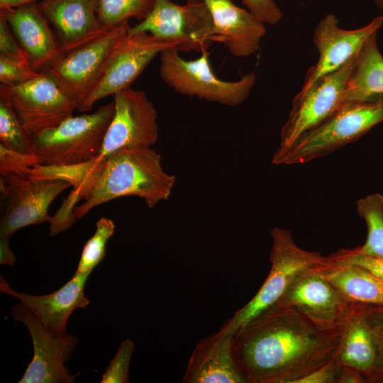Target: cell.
<instances>
[{
	"instance_id": "obj_39",
	"label": "cell",
	"mask_w": 383,
	"mask_h": 383,
	"mask_svg": "<svg viewBox=\"0 0 383 383\" xmlns=\"http://www.w3.org/2000/svg\"><path fill=\"white\" fill-rule=\"evenodd\" d=\"M36 0H0V9L15 8L29 4Z\"/></svg>"
},
{
	"instance_id": "obj_25",
	"label": "cell",
	"mask_w": 383,
	"mask_h": 383,
	"mask_svg": "<svg viewBox=\"0 0 383 383\" xmlns=\"http://www.w3.org/2000/svg\"><path fill=\"white\" fill-rule=\"evenodd\" d=\"M356 209L367 227V236L362 246L351 249L361 255L383 257V196L376 193L359 199Z\"/></svg>"
},
{
	"instance_id": "obj_38",
	"label": "cell",
	"mask_w": 383,
	"mask_h": 383,
	"mask_svg": "<svg viewBox=\"0 0 383 383\" xmlns=\"http://www.w3.org/2000/svg\"><path fill=\"white\" fill-rule=\"evenodd\" d=\"M10 237H0V264L13 266L16 257L9 247Z\"/></svg>"
},
{
	"instance_id": "obj_10",
	"label": "cell",
	"mask_w": 383,
	"mask_h": 383,
	"mask_svg": "<svg viewBox=\"0 0 383 383\" xmlns=\"http://www.w3.org/2000/svg\"><path fill=\"white\" fill-rule=\"evenodd\" d=\"M357 56L340 69L318 79L305 92L296 95L289 117L281 128L279 145L274 155L286 151L301 135L326 121L344 104L345 88Z\"/></svg>"
},
{
	"instance_id": "obj_24",
	"label": "cell",
	"mask_w": 383,
	"mask_h": 383,
	"mask_svg": "<svg viewBox=\"0 0 383 383\" xmlns=\"http://www.w3.org/2000/svg\"><path fill=\"white\" fill-rule=\"evenodd\" d=\"M329 257L323 272L349 301L383 309V279L358 266L335 262Z\"/></svg>"
},
{
	"instance_id": "obj_21",
	"label": "cell",
	"mask_w": 383,
	"mask_h": 383,
	"mask_svg": "<svg viewBox=\"0 0 383 383\" xmlns=\"http://www.w3.org/2000/svg\"><path fill=\"white\" fill-rule=\"evenodd\" d=\"M211 14L216 35L234 56L248 57L260 48L265 24L232 0H202Z\"/></svg>"
},
{
	"instance_id": "obj_3",
	"label": "cell",
	"mask_w": 383,
	"mask_h": 383,
	"mask_svg": "<svg viewBox=\"0 0 383 383\" xmlns=\"http://www.w3.org/2000/svg\"><path fill=\"white\" fill-rule=\"evenodd\" d=\"M382 121L383 101L345 103L286 151L274 155L272 162L287 165L309 162L356 140Z\"/></svg>"
},
{
	"instance_id": "obj_18",
	"label": "cell",
	"mask_w": 383,
	"mask_h": 383,
	"mask_svg": "<svg viewBox=\"0 0 383 383\" xmlns=\"http://www.w3.org/2000/svg\"><path fill=\"white\" fill-rule=\"evenodd\" d=\"M90 274L76 272L60 289L43 296L16 292L1 277L0 291L26 304L48 333L59 337L67 333V323L72 313L77 309L85 308L89 304L84 294V287Z\"/></svg>"
},
{
	"instance_id": "obj_27",
	"label": "cell",
	"mask_w": 383,
	"mask_h": 383,
	"mask_svg": "<svg viewBox=\"0 0 383 383\" xmlns=\"http://www.w3.org/2000/svg\"><path fill=\"white\" fill-rule=\"evenodd\" d=\"M155 0H97V16L109 29L134 18L143 21L151 11Z\"/></svg>"
},
{
	"instance_id": "obj_36",
	"label": "cell",
	"mask_w": 383,
	"mask_h": 383,
	"mask_svg": "<svg viewBox=\"0 0 383 383\" xmlns=\"http://www.w3.org/2000/svg\"><path fill=\"white\" fill-rule=\"evenodd\" d=\"M373 323L376 353L373 370L368 382H383V327L376 324L374 321Z\"/></svg>"
},
{
	"instance_id": "obj_32",
	"label": "cell",
	"mask_w": 383,
	"mask_h": 383,
	"mask_svg": "<svg viewBox=\"0 0 383 383\" xmlns=\"http://www.w3.org/2000/svg\"><path fill=\"white\" fill-rule=\"evenodd\" d=\"M331 257L335 262L358 266L383 279V257L357 255L353 252L351 249L339 250L331 255Z\"/></svg>"
},
{
	"instance_id": "obj_2",
	"label": "cell",
	"mask_w": 383,
	"mask_h": 383,
	"mask_svg": "<svg viewBox=\"0 0 383 383\" xmlns=\"http://www.w3.org/2000/svg\"><path fill=\"white\" fill-rule=\"evenodd\" d=\"M53 174L73 186L52 216L57 228L67 230L94 207L124 196H137L149 208L167 200L175 177L166 173L161 156L151 148H125L81 165L55 167Z\"/></svg>"
},
{
	"instance_id": "obj_1",
	"label": "cell",
	"mask_w": 383,
	"mask_h": 383,
	"mask_svg": "<svg viewBox=\"0 0 383 383\" xmlns=\"http://www.w3.org/2000/svg\"><path fill=\"white\" fill-rule=\"evenodd\" d=\"M343 330L274 304L235 332L233 360L245 383H294L337 358Z\"/></svg>"
},
{
	"instance_id": "obj_29",
	"label": "cell",
	"mask_w": 383,
	"mask_h": 383,
	"mask_svg": "<svg viewBox=\"0 0 383 383\" xmlns=\"http://www.w3.org/2000/svg\"><path fill=\"white\" fill-rule=\"evenodd\" d=\"M40 72L35 71L30 63L0 55L1 84H21L38 77Z\"/></svg>"
},
{
	"instance_id": "obj_12",
	"label": "cell",
	"mask_w": 383,
	"mask_h": 383,
	"mask_svg": "<svg viewBox=\"0 0 383 383\" xmlns=\"http://www.w3.org/2000/svg\"><path fill=\"white\" fill-rule=\"evenodd\" d=\"M130 28L126 22L109 29L96 39L66 52L43 72L76 104L77 109L98 84L113 45Z\"/></svg>"
},
{
	"instance_id": "obj_19",
	"label": "cell",
	"mask_w": 383,
	"mask_h": 383,
	"mask_svg": "<svg viewBox=\"0 0 383 383\" xmlns=\"http://www.w3.org/2000/svg\"><path fill=\"white\" fill-rule=\"evenodd\" d=\"M234 333L228 320L196 345L182 377L183 383H245L232 357Z\"/></svg>"
},
{
	"instance_id": "obj_7",
	"label": "cell",
	"mask_w": 383,
	"mask_h": 383,
	"mask_svg": "<svg viewBox=\"0 0 383 383\" xmlns=\"http://www.w3.org/2000/svg\"><path fill=\"white\" fill-rule=\"evenodd\" d=\"M130 33H150L178 45L179 51H206L212 42H218L212 18L202 0H187L179 5L171 0H155L150 13Z\"/></svg>"
},
{
	"instance_id": "obj_5",
	"label": "cell",
	"mask_w": 383,
	"mask_h": 383,
	"mask_svg": "<svg viewBox=\"0 0 383 383\" xmlns=\"http://www.w3.org/2000/svg\"><path fill=\"white\" fill-rule=\"evenodd\" d=\"M270 234L272 246L270 253V272L252 299L228 320L234 333L262 311L276 304L301 273L329 262V256L299 247L289 231L275 227Z\"/></svg>"
},
{
	"instance_id": "obj_15",
	"label": "cell",
	"mask_w": 383,
	"mask_h": 383,
	"mask_svg": "<svg viewBox=\"0 0 383 383\" xmlns=\"http://www.w3.org/2000/svg\"><path fill=\"white\" fill-rule=\"evenodd\" d=\"M115 112L99 155L125 148H150L158 139L157 111L146 93L130 87L113 95Z\"/></svg>"
},
{
	"instance_id": "obj_34",
	"label": "cell",
	"mask_w": 383,
	"mask_h": 383,
	"mask_svg": "<svg viewBox=\"0 0 383 383\" xmlns=\"http://www.w3.org/2000/svg\"><path fill=\"white\" fill-rule=\"evenodd\" d=\"M0 55L30 63L26 52L15 39L8 23L0 15Z\"/></svg>"
},
{
	"instance_id": "obj_30",
	"label": "cell",
	"mask_w": 383,
	"mask_h": 383,
	"mask_svg": "<svg viewBox=\"0 0 383 383\" xmlns=\"http://www.w3.org/2000/svg\"><path fill=\"white\" fill-rule=\"evenodd\" d=\"M134 343L130 339L124 340L116 355L102 376L101 383L129 382L128 368Z\"/></svg>"
},
{
	"instance_id": "obj_20",
	"label": "cell",
	"mask_w": 383,
	"mask_h": 383,
	"mask_svg": "<svg viewBox=\"0 0 383 383\" xmlns=\"http://www.w3.org/2000/svg\"><path fill=\"white\" fill-rule=\"evenodd\" d=\"M39 7L68 52L99 37L109 29L97 16V0H43Z\"/></svg>"
},
{
	"instance_id": "obj_33",
	"label": "cell",
	"mask_w": 383,
	"mask_h": 383,
	"mask_svg": "<svg viewBox=\"0 0 383 383\" xmlns=\"http://www.w3.org/2000/svg\"><path fill=\"white\" fill-rule=\"evenodd\" d=\"M248 11L260 22L275 25L281 21L283 13L274 0H242Z\"/></svg>"
},
{
	"instance_id": "obj_6",
	"label": "cell",
	"mask_w": 383,
	"mask_h": 383,
	"mask_svg": "<svg viewBox=\"0 0 383 383\" xmlns=\"http://www.w3.org/2000/svg\"><path fill=\"white\" fill-rule=\"evenodd\" d=\"M201 53L194 60H185L175 47L163 50L160 53V77L181 94L231 106L243 102L255 83V74L250 72L236 82L221 80L212 70L209 52Z\"/></svg>"
},
{
	"instance_id": "obj_41",
	"label": "cell",
	"mask_w": 383,
	"mask_h": 383,
	"mask_svg": "<svg viewBox=\"0 0 383 383\" xmlns=\"http://www.w3.org/2000/svg\"><path fill=\"white\" fill-rule=\"evenodd\" d=\"M376 6L383 13V0H373Z\"/></svg>"
},
{
	"instance_id": "obj_23",
	"label": "cell",
	"mask_w": 383,
	"mask_h": 383,
	"mask_svg": "<svg viewBox=\"0 0 383 383\" xmlns=\"http://www.w3.org/2000/svg\"><path fill=\"white\" fill-rule=\"evenodd\" d=\"M372 35L357 54L348 79L343 104L383 101V56Z\"/></svg>"
},
{
	"instance_id": "obj_28",
	"label": "cell",
	"mask_w": 383,
	"mask_h": 383,
	"mask_svg": "<svg viewBox=\"0 0 383 383\" xmlns=\"http://www.w3.org/2000/svg\"><path fill=\"white\" fill-rule=\"evenodd\" d=\"M115 231V224L111 219L102 217L96 224V231L84 244L77 272H91L106 255V245Z\"/></svg>"
},
{
	"instance_id": "obj_22",
	"label": "cell",
	"mask_w": 383,
	"mask_h": 383,
	"mask_svg": "<svg viewBox=\"0 0 383 383\" xmlns=\"http://www.w3.org/2000/svg\"><path fill=\"white\" fill-rule=\"evenodd\" d=\"M374 326L370 306L357 304L343 330L338 361L363 375L365 382L372 374L375 360Z\"/></svg>"
},
{
	"instance_id": "obj_26",
	"label": "cell",
	"mask_w": 383,
	"mask_h": 383,
	"mask_svg": "<svg viewBox=\"0 0 383 383\" xmlns=\"http://www.w3.org/2000/svg\"><path fill=\"white\" fill-rule=\"evenodd\" d=\"M0 143L26 155H34L33 138L24 129L16 114L8 94L0 87Z\"/></svg>"
},
{
	"instance_id": "obj_16",
	"label": "cell",
	"mask_w": 383,
	"mask_h": 383,
	"mask_svg": "<svg viewBox=\"0 0 383 383\" xmlns=\"http://www.w3.org/2000/svg\"><path fill=\"white\" fill-rule=\"evenodd\" d=\"M333 13L326 15L313 30V40L318 60L306 72L301 89L307 91L318 79L340 69L357 56L367 40L383 24V16L374 18L366 26L353 30L343 29Z\"/></svg>"
},
{
	"instance_id": "obj_37",
	"label": "cell",
	"mask_w": 383,
	"mask_h": 383,
	"mask_svg": "<svg viewBox=\"0 0 383 383\" xmlns=\"http://www.w3.org/2000/svg\"><path fill=\"white\" fill-rule=\"evenodd\" d=\"M362 383L365 382L363 375L358 370L348 367L342 366L338 383Z\"/></svg>"
},
{
	"instance_id": "obj_17",
	"label": "cell",
	"mask_w": 383,
	"mask_h": 383,
	"mask_svg": "<svg viewBox=\"0 0 383 383\" xmlns=\"http://www.w3.org/2000/svg\"><path fill=\"white\" fill-rule=\"evenodd\" d=\"M0 10L35 71H44L65 55L39 6L29 4Z\"/></svg>"
},
{
	"instance_id": "obj_14",
	"label": "cell",
	"mask_w": 383,
	"mask_h": 383,
	"mask_svg": "<svg viewBox=\"0 0 383 383\" xmlns=\"http://www.w3.org/2000/svg\"><path fill=\"white\" fill-rule=\"evenodd\" d=\"M13 319L27 327L33 345V358L19 383H72L77 377L71 374L65 363L70 359L77 338L72 334L55 337L48 333L33 312L21 302L11 308Z\"/></svg>"
},
{
	"instance_id": "obj_31",
	"label": "cell",
	"mask_w": 383,
	"mask_h": 383,
	"mask_svg": "<svg viewBox=\"0 0 383 383\" xmlns=\"http://www.w3.org/2000/svg\"><path fill=\"white\" fill-rule=\"evenodd\" d=\"M38 164H40V161L36 155L17 152L0 143V175L10 173L28 174Z\"/></svg>"
},
{
	"instance_id": "obj_8",
	"label": "cell",
	"mask_w": 383,
	"mask_h": 383,
	"mask_svg": "<svg viewBox=\"0 0 383 383\" xmlns=\"http://www.w3.org/2000/svg\"><path fill=\"white\" fill-rule=\"evenodd\" d=\"M70 186L69 182L58 177L14 173L0 175L1 197L4 201L0 237H10L23 227L50 223V204Z\"/></svg>"
},
{
	"instance_id": "obj_11",
	"label": "cell",
	"mask_w": 383,
	"mask_h": 383,
	"mask_svg": "<svg viewBox=\"0 0 383 383\" xmlns=\"http://www.w3.org/2000/svg\"><path fill=\"white\" fill-rule=\"evenodd\" d=\"M326 265L301 273L276 304L295 309L322 329L336 330L344 327L357 304L326 277Z\"/></svg>"
},
{
	"instance_id": "obj_13",
	"label": "cell",
	"mask_w": 383,
	"mask_h": 383,
	"mask_svg": "<svg viewBox=\"0 0 383 383\" xmlns=\"http://www.w3.org/2000/svg\"><path fill=\"white\" fill-rule=\"evenodd\" d=\"M1 86L19 122L32 138L57 126L77 109L76 104L44 72L21 84Z\"/></svg>"
},
{
	"instance_id": "obj_35",
	"label": "cell",
	"mask_w": 383,
	"mask_h": 383,
	"mask_svg": "<svg viewBox=\"0 0 383 383\" xmlns=\"http://www.w3.org/2000/svg\"><path fill=\"white\" fill-rule=\"evenodd\" d=\"M341 365L338 359L295 380L294 383H338Z\"/></svg>"
},
{
	"instance_id": "obj_9",
	"label": "cell",
	"mask_w": 383,
	"mask_h": 383,
	"mask_svg": "<svg viewBox=\"0 0 383 383\" xmlns=\"http://www.w3.org/2000/svg\"><path fill=\"white\" fill-rule=\"evenodd\" d=\"M171 47L178 49L177 43L148 33L128 30L122 35L106 60L98 84L77 110L90 111L99 100L129 87L157 54Z\"/></svg>"
},
{
	"instance_id": "obj_40",
	"label": "cell",
	"mask_w": 383,
	"mask_h": 383,
	"mask_svg": "<svg viewBox=\"0 0 383 383\" xmlns=\"http://www.w3.org/2000/svg\"><path fill=\"white\" fill-rule=\"evenodd\" d=\"M370 312L373 321L383 327V309L370 306Z\"/></svg>"
},
{
	"instance_id": "obj_4",
	"label": "cell",
	"mask_w": 383,
	"mask_h": 383,
	"mask_svg": "<svg viewBox=\"0 0 383 383\" xmlns=\"http://www.w3.org/2000/svg\"><path fill=\"white\" fill-rule=\"evenodd\" d=\"M114 112L113 101L92 113L72 116L33 138V152L40 165L74 166L99 156Z\"/></svg>"
}]
</instances>
